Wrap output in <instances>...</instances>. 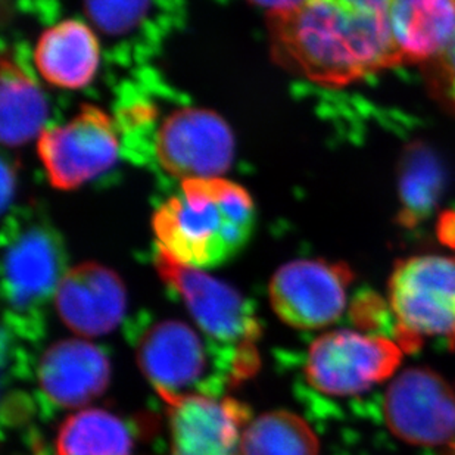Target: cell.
<instances>
[{"label":"cell","mask_w":455,"mask_h":455,"mask_svg":"<svg viewBox=\"0 0 455 455\" xmlns=\"http://www.w3.org/2000/svg\"><path fill=\"white\" fill-rule=\"evenodd\" d=\"M273 58L324 84H345L400 62L391 2H261Z\"/></svg>","instance_id":"obj_1"},{"label":"cell","mask_w":455,"mask_h":455,"mask_svg":"<svg viewBox=\"0 0 455 455\" xmlns=\"http://www.w3.org/2000/svg\"><path fill=\"white\" fill-rule=\"evenodd\" d=\"M255 226L252 198L220 177L181 181L180 190L155 211L159 250L190 268H211L235 257Z\"/></svg>","instance_id":"obj_2"},{"label":"cell","mask_w":455,"mask_h":455,"mask_svg":"<svg viewBox=\"0 0 455 455\" xmlns=\"http://www.w3.org/2000/svg\"><path fill=\"white\" fill-rule=\"evenodd\" d=\"M155 267L161 279L180 295L195 322L230 364L233 382L257 373L261 327L250 302L230 284L205 271L183 266L159 248Z\"/></svg>","instance_id":"obj_3"},{"label":"cell","mask_w":455,"mask_h":455,"mask_svg":"<svg viewBox=\"0 0 455 455\" xmlns=\"http://www.w3.org/2000/svg\"><path fill=\"white\" fill-rule=\"evenodd\" d=\"M389 305L400 347L425 339L455 344V255H420L400 262L389 283Z\"/></svg>","instance_id":"obj_4"},{"label":"cell","mask_w":455,"mask_h":455,"mask_svg":"<svg viewBox=\"0 0 455 455\" xmlns=\"http://www.w3.org/2000/svg\"><path fill=\"white\" fill-rule=\"evenodd\" d=\"M4 301L21 331H33L39 311L55 298L67 268L64 242L42 220L13 221L4 233Z\"/></svg>","instance_id":"obj_5"},{"label":"cell","mask_w":455,"mask_h":455,"mask_svg":"<svg viewBox=\"0 0 455 455\" xmlns=\"http://www.w3.org/2000/svg\"><path fill=\"white\" fill-rule=\"evenodd\" d=\"M138 361L168 407L190 396L214 398L230 380L212 371V351L192 327L177 320L155 323L143 333Z\"/></svg>","instance_id":"obj_6"},{"label":"cell","mask_w":455,"mask_h":455,"mask_svg":"<svg viewBox=\"0 0 455 455\" xmlns=\"http://www.w3.org/2000/svg\"><path fill=\"white\" fill-rule=\"evenodd\" d=\"M403 348L383 336L329 331L309 347L305 374L309 385L333 396L356 395L391 378Z\"/></svg>","instance_id":"obj_7"},{"label":"cell","mask_w":455,"mask_h":455,"mask_svg":"<svg viewBox=\"0 0 455 455\" xmlns=\"http://www.w3.org/2000/svg\"><path fill=\"white\" fill-rule=\"evenodd\" d=\"M37 152L56 189H76L114 165L118 136L111 118L93 105H82L67 124L44 129Z\"/></svg>","instance_id":"obj_8"},{"label":"cell","mask_w":455,"mask_h":455,"mask_svg":"<svg viewBox=\"0 0 455 455\" xmlns=\"http://www.w3.org/2000/svg\"><path fill=\"white\" fill-rule=\"evenodd\" d=\"M154 152L172 176L183 180L215 179L232 165L235 139L228 123L214 111L179 108L156 129Z\"/></svg>","instance_id":"obj_9"},{"label":"cell","mask_w":455,"mask_h":455,"mask_svg":"<svg viewBox=\"0 0 455 455\" xmlns=\"http://www.w3.org/2000/svg\"><path fill=\"white\" fill-rule=\"evenodd\" d=\"M353 280L344 264L324 259H297L280 267L270 282L275 313L289 326L315 331L339 320Z\"/></svg>","instance_id":"obj_10"},{"label":"cell","mask_w":455,"mask_h":455,"mask_svg":"<svg viewBox=\"0 0 455 455\" xmlns=\"http://www.w3.org/2000/svg\"><path fill=\"white\" fill-rule=\"evenodd\" d=\"M385 419L392 434L417 447L455 443V391L427 367L407 369L387 387Z\"/></svg>","instance_id":"obj_11"},{"label":"cell","mask_w":455,"mask_h":455,"mask_svg":"<svg viewBox=\"0 0 455 455\" xmlns=\"http://www.w3.org/2000/svg\"><path fill=\"white\" fill-rule=\"evenodd\" d=\"M60 320L80 336L107 335L125 311L123 280L107 267L84 262L65 273L55 293Z\"/></svg>","instance_id":"obj_12"},{"label":"cell","mask_w":455,"mask_h":455,"mask_svg":"<svg viewBox=\"0 0 455 455\" xmlns=\"http://www.w3.org/2000/svg\"><path fill=\"white\" fill-rule=\"evenodd\" d=\"M172 455H237L250 410L239 401L190 396L168 407Z\"/></svg>","instance_id":"obj_13"},{"label":"cell","mask_w":455,"mask_h":455,"mask_svg":"<svg viewBox=\"0 0 455 455\" xmlns=\"http://www.w3.org/2000/svg\"><path fill=\"white\" fill-rule=\"evenodd\" d=\"M109 361L86 340H60L49 347L39 363V383L51 403L62 408L89 404L107 389Z\"/></svg>","instance_id":"obj_14"},{"label":"cell","mask_w":455,"mask_h":455,"mask_svg":"<svg viewBox=\"0 0 455 455\" xmlns=\"http://www.w3.org/2000/svg\"><path fill=\"white\" fill-rule=\"evenodd\" d=\"M100 53L98 39L86 24L65 20L40 36L35 62L42 77L53 86L80 89L95 77Z\"/></svg>","instance_id":"obj_15"},{"label":"cell","mask_w":455,"mask_h":455,"mask_svg":"<svg viewBox=\"0 0 455 455\" xmlns=\"http://www.w3.org/2000/svg\"><path fill=\"white\" fill-rule=\"evenodd\" d=\"M389 21L401 60H432L445 55L454 40L455 2H391Z\"/></svg>","instance_id":"obj_16"},{"label":"cell","mask_w":455,"mask_h":455,"mask_svg":"<svg viewBox=\"0 0 455 455\" xmlns=\"http://www.w3.org/2000/svg\"><path fill=\"white\" fill-rule=\"evenodd\" d=\"M48 103L39 87L4 55L0 74V139L20 147L44 132Z\"/></svg>","instance_id":"obj_17"},{"label":"cell","mask_w":455,"mask_h":455,"mask_svg":"<svg viewBox=\"0 0 455 455\" xmlns=\"http://www.w3.org/2000/svg\"><path fill=\"white\" fill-rule=\"evenodd\" d=\"M55 450L56 455H130L133 434L112 412L84 410L62 423Z\"/></svg>","instance_id":"obj_18"},{"label":"cell","mask_w":455,"mask_h":455,"mask_svg":"<svg viewBox=\"0 0 455 455\" xmlns=\"http://www.w3.org/2000/svg\"><path fill=\"white\" fill-rule=\"evenodd\" d=\"M445 185V170L438 155L416 143L401 163L400 195L403 223H419L434 212Z\"/></svg>","instance_id":"obj_19"},{"label":"cell","mask_w":455,"mask_h":455,"mask_svg":"<svg viewBox=\"0 0 455 455\" xmlns=\"http://www.w3.org/2000/svg\"><path fill=\"white\" fill-rule=\"evenodd\" d=\"M239 455H318V441L301 417L267 412L246 426Z\"/></svg>","instance_id":"obj_20"},{"label":"cell","mask_w":455,"mask_h":455,"mask_svg":"<svg viewBox=\"0 0 455 455\" xmlns=\"http://www.w3.org/2000/svg\"><path fill=\"white\" fill-rule=\"evenodd\" d=\"M161 4L152 2H87L84 12L103 35L112 39L138 37L149 35L154 22L163 21Z\"/></svg>","instance_id":"obj_21"},{"label":"cell","mask_w":455,"mask_h":455,"mask_svg":"<svg viewBox=\"0 0 455 455\" xmlns=\"http://www.w3.org/2000/svg\"><path fill=\"white\" fill-rule=\"evenodd\" d=\"M443 65H445V73H447L448 86L451 92L452 98L455 100V37L452 40L451 46L445 52Z\"/></svg>","instance_id":"obj_22"},{"label":"cell","mask_w":455,"mask_h":455,"mask_svg":"<svg viewBox=\"0 0 455 455\" xmlns=\"http://www.w3.org/2000/svg\"><path fill=\"white\" fill-rule=\"evenodd\" d=\"M12 176L9 172L8 164H4V192H2V201H4V210L9 203V195L12 194Z\"/></svg>","instance_id":"obj_23"},{"label":"cell","mask_w":455,"mask_h":455,"mask_svg":"<svg viewBox=\"0 0 455 455\" xmlns=\"http://www.w3.org/2000/svg\"><path fill=\"white\" fill-rule=\"evenodd\" d=\"M450 455H455V443L451 445V451H450Z\"/></svg>","instance_id":"obj_24"}]
</instances>
